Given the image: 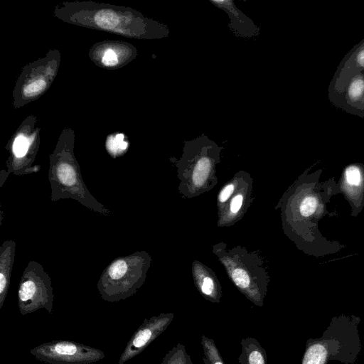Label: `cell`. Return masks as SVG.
<instances>
[{"mask_svg": "<svg viewBox=\"0 0 364 364\" xmlns=\"http://www.w3.org/2000/svg\"><path fill=\"white\" fill-rule=\"evenodd\" d=\"M321 169L314 173L306 170L284 196L282 221L286 234L307 254L320 256L335 252L320 233L318 223L326 215L332 196L338 194L337 183L329 178L320 181Z\"/></svg>", "mask_w": 364, "mask_h": 364, "instance_id": "obj_1", "label": "cell"}, {"mask_svg": "<svg viewBox=\"0 0 364 364\" xmlns=\"http://www.w3.org/2000/svg\"><path fill=\"white\" fill-rule=\"evenodd\" d=\"M65 23L136 39H159L168 35L164 24L130 7L92 1H63L54 9Z\"/></svg>", "mask_w": 364, "mask_h": 364, "instance_id": "obj_2", "label": "cell"}, {"mask_svg": "<svg viewBox=\"0 0 364 364\" xmlns=\"http://www.w3.org/2000/svg\"><path fill=\"white\" fill-rule=\"evenodd\" d=\"M220 150L221 147L205 135L186 141L177 163L180 191L186 197L196 196L215 186Z\"/></svg>", "mask_w": 364, "mask_h": 364, "instance_id": "obj_3", "label": "cell"}, {"mask_svg": "<svg viewBox=\"0 0 364 364\" xmlns=\"http://www.w3.org/2000/svg\"><path fill=\"white\" fill-rule=\"evenodd\" d=\"M213 249L237 289L255 306L262 307L269 277L259 255L241 247L227 249L223 242L215 245Z\"/></svg>", "mask_w": 364, "mask_h": 364, "instance_id": "obj_4", "label": "cell"}, {"mask_svg": "<svg viewBox=\"0 0 364 364\" xmlns=\"http://www.w3.org/2000/svg\"><path fill=\"white\" fill-rule=\"evenodd\" d=\"M60 60V52L53 49L22 68L12 94L14 109L36 100L50 88L57 76Z\"/></svg>", "mask_w": 364, "mask_h": 364, "instance_id": "obj_5", "label": "cell"}, {"mask_svg": "<svg viewBox=\"0 0 364 364\" xmlns=\"http://www.w3.org/2000/svg\"><path fill=\"white\" fill-rule=\"evenodd\" d=\"M134 259H119L110 264L98 284L104 300L114 302L125 299L141 286L144 274L142 270H136Z\"/></svg>", "mask_w": 364, "mask_h": 364, "instance_id": "obj_6", "label": "cell"}, {"mask_svg": "<svg viewBox=\"0 0 364 364\" xmlns=\"http://www.w3.org/2000/svg\"><path fill=\"white\" fill-rule=\"evenodd\" d=\"M30 353L47 364H94L105 358L98 348L64 340L43 343L31 349Z\"/></svg>", "mask_w": 364, "mask_h": 364, "instance_id": "obj_7", "label": "cell"}, {"mask_svg": "<svg viewBox=\"0 0 364 364\" xmlns=\"http://www.w3.org/2000/svg\"><path fill=\"white\" fill-rule=\"evenodd\" d=\"M250 178L240 172L226 183L218 196L219 226L232 225L245 213L249 205Z\"/></svg>", "mask_w": 364, "mask_h": 364, "instance_id": "obj_8", "label": "cell"}, {"mask_svg": "<svg viewBox=\"0 0 364 364\" xmlns=\"http://www.w3.org/2000/svg\"><path fill=\"white\" fill-rule=\"evenodd\" d=\"M329 101L348 114L364 119V70L329 83Z\"/></svg>", "mask_w": 364, "mask_h": 364, "instance_id": "obj_9", "label": "cell"}, {"mask_svg": "<svg viewBox=\"0 0 364 364\" xmlns=\"http://www.w3.org/2000/svg\"><path fill=\"white\" fill-rule=\"evenodd\" d=\"M47 275L26 273L22 277L18 292L20 313L26 315L43 309L52 314L53 294Z\"/></svg>", "mask_w": 364, "mask_h": 364, "instance_id": "obj_10", "label": "cell"}, {"mask_svg": "<svg viewBox=\"0 0 364 364\" xmlns=\"http://www.w3.org/2000/svg\"><path fill=\"white\" fill-rule=\"evenodd\" d=\"M173 318V313H161L146 318L127 343L119 356L118 364H125L141 353L167 328Z\"/></svg>", "mask_w": 364, "mask_h": 364, "instance_id": "obj_11", "label": "cell"}, {"mask_svg": "<svg viewBox=\"0 0 364 364\" xmlns=\"http://www.w3.org/2000/svg\"><path fill=\"white\" fill-rule=\"evenodd\" d=\"M136 48L128 42L103 41L95 43L89 50L90 60L97 66L116 70L131 63L137 56Z\"/></svg>", "mask_w": 364, "mask_h": 364, "instance_id": "obj_12", "label": "cell"}, {"mask_svg": "<svg viewBox=\"0 0 364 364\" xmlns=\"http://www.w3.org/2000/svg\"><path fill=\"white\" fill-rule=\"evenodd\" d=\"M337 187L338 193L350 203L351 215L357 216L364 206V165L353 163L347 166Z\"/></svg>", "mask_w": 364, "mask_h": 364, "instance_id": "obj_13", "label": "cell"}, {"mask_svg": "<svg viewBox=\"0 0 364 364\" xmlns=\"http://www.w3.org/2000/svg\"><path fill=\"white\" fill-rule=\"evenodd\" d=\"M192 269L198 291L207 301L218 304L222 296V289L215 273L198 261L193 262Z\"/></svg>", "mask_w": 364, "mask_h": 364, "instance_id": "obj_14", "label": "cell"}, {"mask_svg": "<svg viewBox=\"0 0 364 364\" xmlns=\"http://www.w3.org/2000/svg\"><path fill=\"white\" fill-rule=\"evenodd\" d=\"M363 70H364V38L344 55L330 82L335 83L354 72Z\"/></svg>", "mask_w": 364, "mask_h": 364, "instance_id": "obj_15", "label": "cell"}, {"mask_svg": "<svg viewBox=\"0 0 364 364\" xmlns=\"http://www.w3.org/2000/svg\"><path fill=\"white\" fill-rule=\"evenodd\" d=\"M213 3L226 11L232 23L231 28L238 35L250 37L258 33V28L255 24L231 1H213Z\"/></svg>", "mask_w": 364, "mask_h": 364, "instance_id": "obj_16", "label": "cell"}, {"mask_svg": "<svg viewBox=\"0 0 364 364\" xmlns=\"http://www.w3.org/2000/svg\"><path fill=\"white\" fill-rule=\"evenodd\" d=\"M241 353L238 358L240 364H267L264 348L255 338H244L240 341Z\"/></svg>", "mask_w": 364, "mask_h": 364, "instance_id": "obj_17", "label": "cell"}, {"mask_svg": "<svg viewBox=\"0 0 364 364\" xmlns=\"http://www.w3.org/2000/svg\"><path fill=\"white\" fill-rule=\"evenodd\" d=\"M13 247H9L5 252L1 253V273H0V309L2 308L8 291L10 269L11 262V253Z\"/></svg>", "mask_w": 364, "mask_h": 364, "instance_id": "obj_18", "label": "cell"}, {"mask_svg": "<svg viewBox=\"0 0 364 364\" xmlns=\"http://www.w3.org/2000/svg\"><path fill=\"white\" fill-rule=\"evenodd\" d=\"M203 364H225L214 340L205 335L201 337Z\"/></svg>", "mask_w": 364, "mask_h": 364, "instance_id": "obj_19", "label": "cell"}, {"mask_svg": "<svg viewBox=\"0 0 364 364\" xmlns=\"http://www.w3.org/2000/svg\"><path fill=\"white\" fill-rule=\"evenodd\" d=\"M126 136L122 133H114L107 136L106 148L113 156H117L125 152L128 147Z\"/></svg>", "mask_w": 364, "mask_h": 364, "instance_id": "obj_20", "label": "cell"}, {"mask_svg": "<svg viewBox=\"0 0 364 364\" xmlns=\"http://www.w3.org/2000/svg\"><path fill=\"white\" fill-rule=\"evenodd\" d=\"M326 355L327 351L323 346L314 344L306 349L302 364H324Z\"/></svg>", "mask_w": 364, "mask_h": 364, "instance_id": "obj_21", "label": "cell"}, {"mask_svg": "<svg viewBox=\"0 0 364 364\" xmlns=\"http://www.w3.org/2000/svg\"><path fill=\"white\" fill-rule=\"evenodd\" d=\"M188 356L185 346L178 343L166 354L160 364H187Z\"/></svg>", "mask_w": 364, "mask_h": 364, "instance_id": "obj_22", "label": "cell"}, {"mask_svg": "<svg viewBox=\"0 0 364 364\" xmlns=\"http://www.w3.org/2000/svg\"><path fill=\"white\" fill-rule=\"evenodd\" d=\"M187 364H193L191 356L189 355L188 356Z\"/></svg>", "mask_w": 364, "mask_h": 364, "instance_id": "obj_23", "label": "cell"}]
</instances>
